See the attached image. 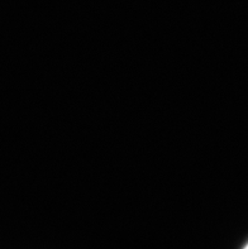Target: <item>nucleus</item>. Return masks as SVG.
Segmentation results:
<instances>
[{
  "label": "nucleus",
  "mask_w": 248,
  "mask_h": 249,
  "mask_svg": "<svg viewBox=\"0 0 248 249\" xmlns=\"http://www.w3.org/2000/svg\"><path fill=\"white\" fill-rule=\"evenodd\" d=\"M243 249H248V244H247V246H246V247H245V248H243Z\"/></svg>",
  "instance_id": "obj_1"
}]
</instances>
